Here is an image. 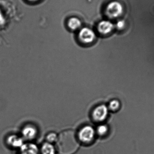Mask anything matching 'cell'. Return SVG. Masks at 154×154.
<instances>
[{"mask_svg": "<svg viewBox=\"0 0 154 154\" xmlns=\"http://www.w3.org/2000/svg\"><path fill=\"white\" fill-rule=\"evenodd\" d=\"M96 135V130L92 126L86 125L79 130L77 137L81 143L90 145L94 142Z\"/></svg>", "mask_w": 154, "mask_h": 154, "instance_id": "obj_1", "label": "cell"}, {"mask_svg": "<svg viewBox=\"0 0 154 154\" xmlns=\"http://www.w3.org/2000/svg\"><path fill=\"white\" fill-rule=\"evenodd\" d=\"M105 12L108 17L110 18H117L123 14V7L119 2L113 1L106 6Z\"/></svg>", "mask_w": 154, "mask_h": 154, "instance_id": "obj_2", "label": "cell"}, {"mask_svg": "<svg viewBox=\"0 0 154 154\" xmlns=\"http://www.w3.org/2000/svg\"><path fill=\"white\" fill-rule=\"evenodd\" d=\"M38 135L37 128L32 125H28L22 128L20 135L25 142H31L35 139Z\"/></svg>", "mask_w": 154, "mask_h": 154, "instance_id": "obj_3", "label": "cell"}, {"mask_svg": "<svg viewBox=\"0 0 154 154\" xmlns=\"http://www.w3.org/2000/svg\"><path fill=\"white\" fill-rule=\"evenodd\" d=\"M25 143V141L21 135L16 134L10 135L5 139L7 146L11 149L18 151Z\"/></svg>", "mask_w": 154, "mask_h": 154, "instance_id": "obj_4", "label": "cell"}, {"mask_svg": "<svg viewBox=\"0 0 154 154\" xmlns=\"http://www.w3.org/2000/svg\"><path fill=\"white\" fill-rule=\"evenodd\" d=\"M109 109L105 105H101L95 108L92 112V117L96 122H101L106 119Z\"/></svg>", "mask_w": 154, "mask_h": 154, "instance_id": "obj_5", "label": "cell"}, {"mask_svg": "<svg viewBox=\"0 0 154 154\" xmlns=\"http://www.w3.org/2000/svg\"><path fill=\"white\" fill-rule=\"evenodd\" d=\"M80 40L84 43L89 44L93 42L96 38L95 32L88 28H83L80 31L79 33Z\"/></svg>", "mask_w": 154, "mask_h": 154, "instance_id": "obj_6", "label": "cell"}, {"mask_svg": "<svg viewBox=\"0 0 154 154\" xmlns=\"http://www.w3.org/2000/svg\"><path fill=\"white\" fill-rule=\"evenodd\" d=\"M18 154H40L39 147L32 142H25L18 150Z\"/></svg>", "mask_w": 154, "mask_h": 154, "instance_id": "obj_7", "label": "cell"}, {"mask_svg": "<svg viewBox=\"0 0 154 154\" xmlns=\"http://www.w3.org/2000/svg\"><path fill=\"white\" fill-rule=\"evenodd\" d=\"M114 24L109 20H102L98 24L97 30L102 34L110 33L114 29Z\"/></svg>", "mask_w": 154, "mask_h": 154, "instance_id": "obj_8", "label": "cell"}, {"mask_svg": "<svg viewBox=\"0 0 154 154\" xmlns=\"http://www.w3.org/2000/svg\"><path fill=\"white\" fill-rule=\"evenodd\" d=\"M40 154H57V147L53 144L45 142L39 147Z\"/></svg>", "mask_w": 154, "mask_h": 154, "instance_id": "obj_9", "label": "cell"}, {"mask_svg": "<svg viewBox=\"0 0 154 154\" xmlns=\"http://www.w3.org/2000/svg\"><path fill=\"white\" fill-rule=\"evenodd\" d=\"M95 130L97 135L98 136L100 137H105L108 133V127L106 125L101 124L97 126Z\"/></svg>", "mask_w": 154, "mask_h": 154, "instance_id": "obj_10", "label": "cell"}, {"mask_svg": "<svg viewBox=\"0 0 154 154\" xmlns=\"http://www.w3.org/2000/svg\"><path fill=\"white\" fill-rule=\"evenodd\" d=\"M82 23L80 20L75 17L70 18L68 22V25L70 29L76 30L81 26Z\"/></svg>", "mask_w": 154, "mask_h": 154, "instance_id": "obj_11", "label": "cell"}, {"mask_svg": "<svg viewBox=\"0 0 154 154\" xmlns=\"http://www.w3.org/2000/svg\"><path fill=\"white\" fill-rule=\"evenodd\" d=\"M58 140V135L55 133H49L47 135L46 137V142L50 143L53 144L57 143Z\"/></svg>", "mask_w": 154, "mask_h": 154, "instance_id": "obj_12", "label": "cell"}, {"mask_svg": "<svg viewBox=\"0 0 154 154\" xmlns=\"http://www.w3.org/2000/svg\"><path fill=\"white\" fill-rule=\"evenodd\" d=\"M120 103L118 100H114L110 101L109 104V108L112 110H116L119 108Z\"/></svg>", "mask_w": 154, "mask_h": 154, "instance_id": "obj_13", "label": "cell"}, {"mask_svg": "<svg viewBox=\"0 0 154 154\" xmlns=\"http://www.w3.org/2000/svg\"><path fill=\"white\" fill-rule=\"evenodd\" d=\"M125 22L124 21L120 20L116 24V27L118 29H122L125 27Z\"/></svg>", "mask_w": 154, "mask_h": 154, "instance_id": "obj_14", "label": "cell"}, {"mask_svg": "<svg viewBox=\"0 0 154 154\" xmlns=\"http://www.w3.org/2000/svg\"><path fill=\"white\" fill-rule=\"evenodd\" d=\"M28 1H30V2H36L38 0H28Z\"/></svg>", "mask_w": 154, "mask_h": 154, "instance_id": "obj_15", "label": "cell"}]
</instances>
